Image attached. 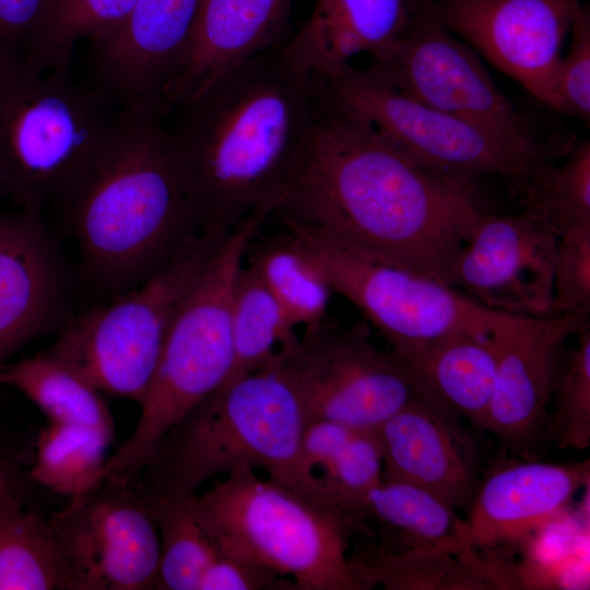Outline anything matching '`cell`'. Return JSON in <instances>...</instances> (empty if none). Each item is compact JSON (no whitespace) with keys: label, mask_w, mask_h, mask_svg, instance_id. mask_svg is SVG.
Segmentation results:
<instances>
[{"label":"cell","mask_w":590,"mask_h":590,"mask_svg":"<svg viewBox=\"0 0 590 590\" xmlns=\"http://www.w3.org/2000/svg\"><path fill=\"white\" fill-rule=\"evenodd\" d=\"M434 0H417L402 35L368 72L398 91L487 130L529 155L554 154L497 87L480 56L438 20Z\"/></svg>","instance_id":"8fae6325"},{"label":"cell","mask_w":590,"mask_h":590,"mask_svg":"<svg viewBox=\"0 0 590 590\" xmlns=\"http://www.w3.org/2000/svg\"><path fill=\"white\" fill-rule=\"evenodd\" d=\"M246 257L293 326L310 331L327 322L333 290L288 232L255 237Z\"/></svg>","instance_id":"f1b7e54d"},{"label":"cell","mask_w":590,"mask_h":590,"mask_svg":"<svg viewBox=\"0 0 590 590\" xmlns=\"http://www.w3.org/2000/svg\"><path fill=\"white\" fill-rule=\"evenodd\" d=\"M137 0H46L22 60L40 71L67 72L79 42L111 27Z\"/></svg>","instance_id":"836d02e7"},{"label":"cell","mask_w":590,"mask_h":590,"mask_svg":"<svg viewBox=\"0 0 590 590\" xmlns=\"http://www.w3.org/2000/svg\"><path fill=\"white\" fill-rule=\"evenodd\" d=\"M294 1L201 0L186 48L163 97V115L228 71L278 46Z\"/></svg>","instance_id":"44dd1931"},{"label":"cell","mask_w":590,"mask_h":590,"mask_svg":"<svg viewBox=\"0 0 590 590\" xmlns=\"http://www.w3.org/2000/svg\"><path fill=\"white\" fill-rule=\"evenodd\" d=\"M315 103L310 79L279 44L176 108L172 143L210 225L233 229L247 219L274 214Z\"/></svg>","instance_id":"7a4b0ae2"},{"label":"cell","mask_w":590,"mask_h":590,"mask_svg":"<svg viewBox=\"0 0 590 590\" xmlns=\"http://www.w3.org/2000/svg\"><path fill=\"white\" fill-rule=\"evenodd\" d=\"M280 353L308 423L378 429L423 393L410 369L374 344L366 320L347 328L327 321Z\"/></svg>","instance_id":"7c38bea8"},{"label":"cell","mask_w":590,"mask_h":590,"mask_svg":"<svg viewBox=\"0 0 590 590\" xmlns=\"http://www.w3.org/2000/svg\"><path fill=\"white\" fill-rule=\"evenodd\" d=\"M579 0H434L440 23L557 110L560 50Z\"/></svg>","instance_id":"5bb4252c"},{"label":"cell","mask_w":590,"mask_h":590,"mask_svg":"<svg viewBox=\"0 0 590 590\" xmlns=\"http://www.w3.org/2000/svg\"><path fill=\"white\" fill-rule=\"evenodd\" d=\"M104 106L67 72L0 58V193L22 209L60 205L105 148Z\"/></svg>","instance_id":"52a82bcc"},{"label":"cell","mask_w":590,"mask_h":590,"mask_svg":"<svg viewBox=\"0 0 590 590\" xmlns=\"http://www.w3.org/2000/svg\"><path fill=\"white\" fill-rule=\"evenodd\" d=\"M201 0H137L111 27L92 36L87 86L120 111L161 116L165 91L191 34Z\"/></svg>","instance_id":"9a60e30c"},{"label":"cell","mask_w":590,"mask_h":590,"mask_svg":"<svg viewBox=\"0 0 590 590\" xmlns=\"http://www.w3.org/2000/svg\"><path fill=\"white\" fill-rule=\"evenodd\" d=\"M434 494L410 483L382 481L367 497V517L398 531L404 547L433 546L459 553L474 548L464 519Z\"/></svg>","instance_id":"1f68e13d"},{"label":"cell","mask_w":590,"mask_h":590,"mask_svg":"<svg viewBox=\"0 0 590 590\" xmlns=\"http://www.w3.org/2000/svg\"><path fill=\"white\" fill-rule=\"evenodd\" d=\"M571 42L562 57L557 81V110L583 122L590 120V11L579 8L570 26Z\"/></svg>","instance_id":"8d00e7d4"},{"label":"cell","mask_w":590,"mask_h":590,"mask_svg":"<svg viewBox=\"0 0 590 590\" xmlns=\"http://www.w3.org/2000/svg\"><path fill=\"white\" fill-rule=\"evenodd\" d=\"M589 480L588 459L553 463L520 458L496 469L481 477L467 510L471 545L492 550L558 520Z\"/></svg>","instance_id":"ffe728a7"},{"label":"cell","mask_w":590,"mask_h":590,"mask_svg":"<svg viewBox=\"0 0 590 590\" xmlns=\"http://www.w3.org/2000/svg\"><path fill=\"white\" fill-rule=\"evenodd\" d=\"M322 103L376 129L417 163L451 177L473 181L499 176L511 187L554 155H529L482 127L440 111L352 64L310 79Z\"/></svg>","instance_id":"30bf717a"},{"label":"cell","mask_w":590,"mask_h":590,"mask_svg":"<svg viewBox=\"0 0 590 590\" xmlns=\"http://www.w3.org/2000/svg\"><path fill=\"white\" fill-rule=\"evenodd\" d=\"M263 589H295V585L260 563L224 552L205 568L198 586V590Z\"/></svg>","instance_id":"74e56055"},{"label":"cell","mask_w":590,"mask_h":590,"mask_svg":"<svg viewBox=\"0 0 590 590\" xmlns=\"http://www.w3.org/2000/svg\"><path fill=\"white\" fill-rule=\"evenodd\" d=\"M49 518L74 590L155 589L160 535L140 484L105 480Z\"/></svg>","instance_id":"4fadbf2b"},{"label":"cell","mask_w":590,"mask_h":590,"mask_svg":"<svg viewBox=\"0 0 590 590\" xmlns=\"http://www.w3.org/2000/svg\"><path fill=\"white\" fill-rule=\"evenodd\" d=\"M266 220L235 226L202 270L168 330L130 436L109 456L105 480L138 484L167 433L228 377L232 310L238 273Z\"/></svg>","instance_id":"5b68a950"},{"label":"cell","mask_w":590,"mask_h":590,"mask_svg":"<svg viewBox=\"0 0 590 590\" xmlns=\"http://www.w3.org/2000/svg\"><path fill=\"white\" fill-rule=\"evenodd\" d=\"M42 211L0 215V368L69 318V275Z\"/></svg>","instance_id":"ac0fdd59"},{"label":"cell","mask_w":590,"mask_h":590,"mask_svg":"<svg viewBox=\"0 0 590 590\" xmlns=\"http://www.w3.org/2000/svg\"><path fill=\"white\" fill-rule=\"evenodd\" d=\"M576 344L564 350L551 393L546 437L559 449L590 447V326L579 330Z\"/></svg>","instance_id":"e575fe53"},{"label":"cell","mask_w":590,"mask_h":590,"mask_svg":"<svg viewBox=\"0 0 590 590\" xmlns=\"http://www.w3.org/2000/svg\"><path fill=\"white\" fill-rule=\"evenodd\" d=\"M162 117L120 111L97 161L59 205L83 276L111 297L140 284L212 226Z\"/></svg>","instance_id":"3957f363"},{"label":"cell","mask_w":590,"mask_h":590,"mask_svg":"<svg viewBox=\"0 0 590 590\" xmlns=\"http://www.w3.org/2000/svg\"><path fill=\"white\" fill-rule=\"evenodd\" d=\"M405 366L424 394L485 429L497 371L494 333L451 334Z\"/></svg>","instance_id":"603a6c76"},{"label":"cell","mask_w":590,"mask_h":590,"mask_svg":"<svg viewBox=\"0 0 590 590\" xmlns=\"http://www.w3.org/2000/svg\"><path fill=\"white\" fill-rule=\"evenodd\" d=\"M160 535L155 589L198 590L201 576L219 553L200 512L197 493L148 489L140 484Z\"/></svg>","instance_id":"83f0119b"},{"label":"cell","mask_w":590,"mask_h":590,"mask_svg":"<svg viewBox=\"0 0 590 590\" xmlns=\"http://www.w3.org/2000/svg\"><path fill=\"white\" fill-rule=\"evenodd\" d=\"M589 314L514 316L494 332L497 371L485 429L521 459H540L554 379L570 337Z\"/></svg>","instance_id":"2e32d148"},{"label":"cell","mask_w":590,"mask_h":590,"mask_svg":"<svg viewBox=\"0 0 590 590\" xmlns=\"http://www.w3.org/2000/svg\"><path fill=\"white\" fill-rule=\"evenodd\" d=\"M295 328L253 267L243 264L233 297V363L224 382L278 362L298 341Z\"/></svg>","instance_id":"4dcf8cb0"},{"label":"cell","mask_w":590,"mask_h":590,"mask_svg":"<svg viewBox=\"0 0 590 590\" xmlns=\"http://www.w3.org/2000/svg\"><path fill=\"white\" fill-rule=\"evenodd\" d=\"M557 236L523 213L481 214L461 248L450 286L487 309L552 315Z\"/></svg>","instance_id":"e0dca14e"},{"label":"cell","mask_w":590,"mask_h":590,"mask_svg":"<svg viewBox=\"0 0 590 590\" xmlns=\"http://www.w3.org/2000/svg\"><path fill=\"white\" fill-rule=\"evenodd\" d=\"M197 502L219 552L291 577L296 590H366L347 544L367 528L332 503L261 479L249 467L215 480Z\"/></svg>","instance_id":"8992f818"},{"label":"cell","mask_w":590,"mask_h":590,"mask_svg":"<svg viewBox=\"0 0 590 590\" xmlns=\"http://www.w3.org/2000/svg\"><path fill=\"white\" fill-rule=\"evenodd\" d=\"M411 12L408 0H318L281 48L308 78L330 74L356 55L375 59L386 52L406 28Z\"/></svg>","instance_id":"7402d4cb"},{"label":"cell","mask_w":590,"mask_h":590,"mask_svg":"<svg viewBox=\"0 0 590 590\" xmlns=\"http://www.w3.org/2000/svg\"><path fill=\"white\" fill-rule=\"evenodd\" d=\"M114 439L95 428L48 422L36 437L30 475L69 499L86 495L105 481L107 451Z\"/></svg>","instance_id":"d6a6232c"},{"label":"cell","mask_w":590,"mask_h":590,"mask_svg":"<svg viewBox=\"0 0 590 590\" xmlns=\"http://www.w3.org/2000/svg\"><path fill=\"white\" fill-rule=\"evenodd\" d=\"M231 231L206 228L140 284L71 318L47 353L101 392L140 404L180 305Z\"/></svg>","instance_id":"ba28073f"},{"label":"cell","mask_w":590,"mask_h":590,"mask_svg":"<svg viewBox=\"0 0 590 590\" xmlns=\"http://www.w3.org/2000/svg\"><path fill=\"white\" fill-rule=\"evenodd\" d=\"M0 386L19 390L50 423L91 427L115 436L114 418L102 392L47 352L3 365Z\"/></svg>","instance_id":"4316f807"},{"label":"cell","mask_w":590,"mask_h":590,"mask_svg":"<svg viewBox=\"0 0 590 590\" xmlns=\"http://www.w3.org/2000/svg\"><path fill=\"white\" fill-rule=\"evenodd\" d=\"M365 589L380 585L389 590H488L516 587L510 571L477 550L459 553L441 547H406L390 552L367 550L350 558Z\"/></svg>","instance_id":"cb8c5ba5"},{"label":"cell","mask_w":590,"mask_h":590,"mask_svg":"<svg viewBox=\"0 0 590 590\" xmlns=\"http://www.w3.org/2000/svg\"><path fill=\"white\" fill-rule=\"evenodd\" d=\"M307 424L280 358L224 382L197 404L161 441L140 483L148 489L197 493L215 476L249 467L334 504L306 463Z\"/></svg>","instance_id":"277c9868"},{"label":"cell","mask_w":590,"mask_h":590,"mask_svg":"<svg viewBox=\"0 0 590 590\" xmlns=\"http://www.w3.org/2000/svg\"><path fill=\"white\" fill-rule=\"evenodd\" d=\"M0 590H74L49 517L22 507L0 463Z\"/></svg>","instance_id":"484cf974"},{"label":"cell","mask_w":590,"mask_h":590,"mask_svg":"<svg viewBox=\"0 0 590 590\" xmlns=\"http://www.w3.org/2000/svg\"><path fill=\"white\" fill-rule=\"evenodd\" d=\"M274 214L450 286L482 213L472 181L417 163L367 122L316 96Z\"/></svg>","instance_id":"6da1fadb"},{"label":"cell","mask_w":590,"mask_h":590,"mask_svg":"<svg viewBox=\"0 0 590 590\" xmlns=\"http://www.w3.org/2000/svg\"><path fill=\"white\" fill-rule=\"evenodd\" d=\"M303 450L307 465L329 498L366 527L369 493L382 482V450L377 429L331 421L307 424Z\"/></svg>","instance_id":"d4e9b609"},{"label":"cell","mask_w":590,"mask_h":590,"mask_svg":"<svg viewBox=\"0 0 590 590\" xmlns=\"http://www.w3.org/2000/svg\"><path fill=\"white\" fill-rule=\"evenodd\" d=\"M590 312V228L557 237L552 315Z\"/></svg>","instance_id":"d590c367"},{"label":"cell","mask_w":590,"mask_h":590,"mask_svg":"<svg viewBox=\"0 0 590 590\" xmlns=\"http://www.w3.org/2000/svg\"><path fill=\"white\" fill-rule=\"evenodd\" d=\"M521 213L557 237L590 228V142L568 151L559 165L547 158L510 187Z\"/></svg>","instance_id":"f546056e"},{"label":"cell","mask_w":590,"mask_h":590,"mask_svg":"<svg viewBox=\"0 0 590 590\" xmlns=\"http://www.w3.org/2000/svg\"><path fill=\"white\" fill-rule=\"evenodd\" d=\"M382 481L418 486L468 510L481 481V453L462 420L421 393L378 429Z\"/></svg>","instance_id":"d6986e66"},{"label":"cell","mask_w":590,"mask_h":590,"mask_svg":"<svg viewBox=\"0 0 590 590\" xmlns=\"http://www.w3.org/2000/svg\"><path fill=\"white\" fill-rule=\"evenodd\" d=\"M282 223L333 292L362 312L404 365L451 334L494 333L512 317L482 307L455 287L371 256L319 229Z\"/></svg>","instance_id":"9c48e42d"},{"label":"cell","mask_w":590,"mask_h":590,"mask_svg":"<svg viewBox=\"0 0 590 590\" xmlns=\"http://www.w3.org/2000/svg\"><path fill=\"white\" fill-rule=\"evenodd\" d=\"M46 0H0V58H22Z\"/></svg>","instance_id":"f35d334b"}]
</instances>
